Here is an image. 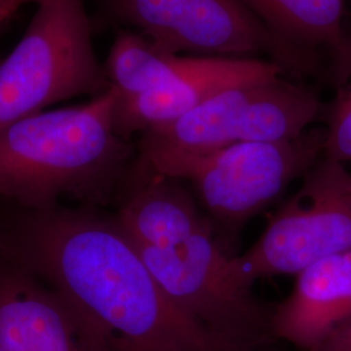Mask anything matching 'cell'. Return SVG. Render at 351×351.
Returning <instances> with one entry per match:
<instances>
[{"label":"cell","mask_w":351,"mask_h":351,"mask_svg":"<svg viewBox=\"0 0 351 351\" xmlns=\"http://www.w3.org/2000/svg\"><path fill=\"white\" fill-rule=\"evenodd\" d=\"M5 250L58 293L95 351H239L165 295L116 220L26 211Z\"/></svg>","instance_id":"6da1fadb"},{"label":"cell","mask_w":351,"mask_h":351,"mask_svg":"<svg viewBox=\"0 0 351 351\" xmlns=\"http://www.w3.org/2000/svg\"><path fill=\"white\" fill-rule=\"evenodd\" d=\"M284 73L281 65L264 59L197 56L186 72L163 88L136 97L120 95L117 132L125 139L137 132L145 133L175 121L226 90L267 82Z\"/></svg>","instance_id":"ba28073f"},{"label":"cell","mask_w":351,"mask_h":351,"mask_svg":"<svg viewBox=\"0 0 351 351\" xmlns=\"http://www.w3.org/2000/svg\"><path fill=\"white\" fill-rule=\"evenodd\" d=\"M351 315V250L323 258L295 275L291 294L271 314L275 339L313 348Z\"/></svg>","instance_id":"30bf717a"},{"label":"cell","mask_w":351,"mask_h":351,"mask_svg":"<svg viewBox=\"0 0 351 351\" xmlns=\"http://www.w3.org/2000/svg\"><path fill=\"white\" fill-rule=\"evenodd\" d=\"M275 37L314 55L333 50L346 64L350 42L343 33L345 0H239Z\"/></svg>","instance_id":"8fae6325"},{"label":"cell","mask_w":351,"mask_h":351,"mask_svg":"<svg viewBox=\"0 0 351 351\" xmlns=\"http://www.w3.org/2000/svg\"><path fill=\"white\" fill-rule=\"evenodd\" d=\"M191 0H113L114 12L143 37L160 45L188 11Z\"/></svg>","instance_id":"4fadbf2b"},{"label":"cell","mask_w":351,"mask_h":351,"mask_svg":"<svg viewBox=\"0 0 351 351\" xmlns=\"http://www.w3.org/2000/svg\"><path fill=\"white\" fill-rule=\"evenodd\" d=\"M120 94L45 110L0 129V198L26 211L56 207L63 197L101 201L129 155L116 128Z\"/></svg>","instance_id":"7a4b0ae2"},{"label":"cell","mask_w":351,"mask_h":351,"mask_svg":"<svg viewBox=\"0 0 351 351\" xmlns=\"http://www.w3.org/2000/svg\"><path fill=\"white\" fill-rule=\"evenodd\" d=\"M320 110L316 93L282 77L229 88L175 121L145 132L141 162L199 155L242 142L297 138Z\"/></svg>","instance_id":"8992f818"},{"label":"cell","mask_w":351,"mask_h":351,"mask_svg":"<svg viewBox=\"0 0 351 351\" xmlns=\"http://www.w3.org/2000/svg\"><path fill=\"white\" fill-rule=\"evenodd\" d=\"M0 351H95L58 293L7 250L0 258Z\"/></svg>","instance_id":"9c48e42d"},{"label":"cell","mask_w":351,"mask_h":351,"mask_svg":"<svg viewBox=\"0 0 351 351\" xmlns=\"http://www.w3.org/2000/svg\"><path fill=\"white\" fill-rule=\"evenodd\" d=\"M34 1L36 0H0V25L4 24V21L8 20L20 7Z\"/></svg>","instance_id":"2e32d148"},{"label":"cell","mask_w":351,"mask_h":351,"mask_svg":"<svg viewBox=\"0 0 351 351\" xmlns=\"http://www.w3.org/2000/svg\"><path fill=\"white\" fill-rule=\"evenodd\" d=\"M249 250L229 258L230 284L252 291L259 278L298 275L311 264L351 250V171L322 156Z\"/></svg>","instance_id":"52a82bcc"},{"label":"cell","mask_w":351,"mask_h":351,"mask_svg":"<svg viewBox=\"0 0 351 351\" xmlns=\"http://www.w3.org/2000/svg\"><path fill=\"white\" fill-rule=\"evenodd\" d=\"M134 246L165 295L216 337L239 351H263L276 341L272 310L252 291L230 284L226 265L233 255L195 202L182 208L155 245Z\"/></svg>","instance_id":"3957f363"},{"label":"cell","mask_w":351,"mask_h":351,"mask_svg":"<svg viewBox=\"0 0 351 351\" xmlns=\"http://www.w3.org/2000/svg\"><path fill=\"white\" fill-rule=\"evenodd\" d=\"M346 66L351 75V52ZM323 155L339 163H351V84L339 95L329 119Z\"/></svg>","instance_id":"5bb4252c"},{"label":"cell","mask_w":351,"mask_h":351,"mask_svg":"<svg viewBox=\"0 0 351 351\" xmlns=\"http://www.w3.org/2000/svg\"><path fill=\"white\" fill-rule=\"evenodd\" d=\"M19 43L0 62V129L111 88L93 45L85 0H36Z\"/></svg>","instance_id":"277c9868"},{"label":"cell","mask_w":351,"mask_h":351,"mask_svg":"<svg viewBox=\"0 0 351 351\" xmlns=\"http://www.w3.org/2000/svg\"><path fill=\"white\" fill-rule=\"evenodd\" d=\"M5 252V230L0 229V258Z\"/></svg>","instance_id":"e0dca14e"},{"label":"cell","mask_w":351,"mask_h":351,"mask_svg":"<svg viewBox=\"0 0 351 351\" xmlns=\"http://www.w3.org/2000/svg\"><path fill=\"white\" fill-rule=\"evenodd\" d=\"M197 56L173 53L139 33H121L104 63L110 86L121 97L163 88L186 72Z\"/></svg>","instance_id":"7c38bea8"},{"label":"cell","mask_w":351,"mask_h":351,"mask_svg":"<svg viewBox=\"0 0 351 351\" xmlns=\"http://www.w3.org/2000/svg\"><path fill=\"white\" fill-rule=\"evenodd\" d=\"M324 138L323 130H306L297 138L234 143L199 155L141 162V168L190 182L213 221L234 234L320 160Z\"/></svg>","instance_id":"5b68a950"},{"label":"cell","mask_w":351,"mask_h":351,"mask_svg":"<svg viewBox=\"0 0 351 351\" xmlns=\"http://www.w3.org/2000/svg\"><path fill=\"white\" fill-rule=\"evenodd\" d=\"M300 351H351V315L339 323L326 339L310 349Z\"/></svg>","instance_id":"9a60e30c"}]
</instances>
